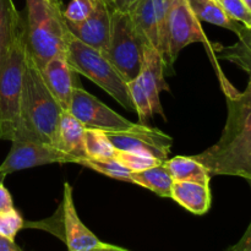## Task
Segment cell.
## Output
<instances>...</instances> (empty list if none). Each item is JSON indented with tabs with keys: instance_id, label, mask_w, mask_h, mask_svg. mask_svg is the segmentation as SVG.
I'll return each instance as SVG.
<instances>
[{
	"instance_id": "6da1fadb",
	"label": "cell",
	"mask_w": 251,
	"mask_h": 251,
	"mask_svg": "<svg viewBox=\"0 0 251 251\" xmlns=\"http://www.w3.org/2000/svg\"><path fill=\"white\" fill-rule=\"evenodd\" d=\"M228 115L222 136L213 146L193 156L210 176H242L251 180V77L243 92L221 75Z\"/></svg>"
},
{
	"instance_id": "7a4b0ae2",
	"label": "cell",
	"mask_w": 251,
	"mask_h": 251,
	"mask_svg": "<svg viewBox=\"0 0 251 251\" xmlns=\"http://www.w3.org/2000/svg\"><path fill=\"white\" fill-rule=\"evenodd\" d=\"M64 112L49 92L39 69L27 55L19 124L14 141L38 142L56 147L59 125Z\"/></svg>"
},
{
	"instance_id": "3957f363",
	"label": "cell",
	"mask_w": 251,
	"mask_h": 251,
	"mask_svg": "<svg viewBox=\"0 0 251 251\" xmlns=\"http://www.w3.org/2000/svg\"><path fill=\"white\" fill-rule=\"evenodd\" d=\"M63 6L47 0H26L24 19L27 55L42 69L56 56H65L70 31L63 15Z\"/></svg>"
},
{
	"instance_id": "277c9868",
	"label": "cell",
	"mask_w": 251,
	"mask_h": 251,
	"mask_svg": "<svg viewBox=\"0 0 251 251\" xmlns=\"http://www.w3.org/2000/svg\"><path fill=\"white\" fill-rule=\"evenodd\" d=\"M26 60V41L22 27L0 61V140L5 141H14L16 134Z\"/></svg>"
},
{
	"instance_id": "5b68a950",
	"label": "cell",
	"mask_w": 251,
	"mask_h": 251,
	"mask_svg": "<svg viewBox=\"0 0 251 251\" xmlns=\"http://www.w3.org/2000/svg\"><path fill=\"white\" fill-rule=\"evenodd\" d=\"M65 59L76 74L90 78L125 109L135 112L127 82L102 53L70 34L66 44Z\"/></svg>"
},
{
	"instance_id": "8992f818",
	"label": "cell",
	"mask_w": 251,
	"mask_h": 251,
	"mask_svg": "<svg viewBox=\"0 0 251 251\" xmlns=\"http://www.w3.org/2000/svg\"><path fill=\"white\" fill-rule=\"evenodd\" d=\"M145 44L129 12L113 10L109 44L103 55L126 82L139 76Z\"/></svg>"
},
{
	"instance_id": "52a82bcc",
	"label": "cell",
	"mask_w": 251,
	"mask_h": 251,
	"mask_svg": "<svg viewBox=\"0 0 251 251\" xmlns=\"http://www.w3.org/2000/svg\"><path fill=\"white\" fill-rule=\"evenodd\" d=\"M27 227L48 230L60 238L69 251H86L100 243L78 217L74 203L73 188L68 181L64 183L63 201L55 215L41 222H25V228Z\"/></svg>"
},
{
	"instance_id": "ba28073f",
	"label": "cell",
	"mask_w": 251,
	"mask_h": 251,
	"mask_svg": "<svg viewBox=\"0 0 251 251\" xmlns=\"http://www.w3.org/2000/svg\"><path fill=\"white\" fill-rule=\"evenodd\" d=\"M68 112L73 114L86 129L118 132L126 131L136 125L115 113L80 86H75L74 88L71 104Z\"/></svg>"
},
{
	"instance_id": "9c48e42d",
	"label": "cell",
	"mask_w": 251,
	"mask_h": 251,
	"mask_svg": "<svg viewBox=\"0 0 251 251\" xmlns=\"http://www.w3.org/2000/svg\"><path fill=\"white\" fill-rule=\"evenodd\" d=\"M53 163L76 164V158L50 145L15 140L6 158L0 164V174L6 176L22 169Z\"/></svg>"
},
{
	"instance_id": "30bf717a",
	"label": "cell",
	"mask_w": 251,
	"mask_h": 251,
	"mask_svg": "<svg viewBox=\"0 0 251 251\" xmlns=\"http://www.w3.org/2000/svg\"><path fill=\"white\" fill-rule=\"evenodd\" d=\"M115 150L119 151L141 152L151 154L161 162H166L171 154L173 140L156 127L147 125H135L132 129L126 131L105 132Z\"/></svg>"
},
{
	"instance_id": "8fae6325",
	"label": "cell",
	"mask_w": 251,
	"mask_h": 251,
	"mask_svg": "<svg viewBox=\"0 0 251 251\" xmlns=\"http://www.w3.org/2000/svg\"><path fill=\"white\" fill-rule=\"evenodd\" d=\"M169 53L172 63L178 58L179 53L189 44L203 42L210 46L200 21L195 17L186 0H171L168 11Z\"/></svg>"
},
{
	"instance_id": "7c38bea8",
	"label": "cell",
	"mask_w": 251,
	"mask_h": 251,
	"mask_svg": "<svg viewBox=\"0 0 251 251\" xmlns=\"http://www.w3.org/2000/svg\"><path fill=\"white\" fill-rule=\"evenodd\" d=\"M113 10L114 9L109 5L98 2L93 6L92 12L87 19L77 24L65 20L66 26L75 38L104 54L109 44Z\"/></svg>"
},
{
	"instance_id": "4fadbf2b",
	"label": "cell",
	"mask_w": 251,
	"mask_h": 251,
	"mask_svg": "<svg viewBox=\"0 0 251 251\" xmlns=\"http://www.w3.org/2000/svg\"><path fill=\"white\" fill-rule=\"evenodd\" d=\"M164 61L161 54L151 44H145L144 54H142V64L140 70L139 78L141 80L153 114L164 117L159 95L162 91H168L169 87L164 80Z\"/></svg>"
},
{
	"instance_id": "5bb4252c",
	"label": "cell",
	"mask_w": 251,
	"mask_h": 251,
	"mask_svg": "<svg viewBox=\"0 0 251 251\" xmlns=\"http://www.w3.org/2000/svg\"><path fill=\"white\" fill-rule=\"evenodd\" d=\"M44 83L49 92L53 95L56 102L65 112H68L71 104L73 91L75 88L74 74L65 56H56L49 60L42 69H39Z\"/></svg>"
},
{
	"instance_id": "9a60e30c",
	"label": "cell",
	"mask_w": 251,
	"mask_h": 251,
	"mask_svg": "<svg viewBox=\"0 0 251 251\" xmlns=\"http://www.w3.org/2000/svg\"><path fill=\"white\" fill-rule=\"evenodd\" d=\"M171 199L194 215L202 216L211 207L210 184L196 181H176L172 185Z\"/></svg>"
},
{
	"instance_id": "2e32d148",
	"label": "cell",
	"mask_w": 251,
	"mask_h": 251,
	"mask_svg": "<svg viewBox=\"0 0 251 251\" xmlns=\"http://www.w3.org/2000/svg\"><path fill=\"white\" fill-rule=\"evenodd\" d=\"M85 130L86 127L69 112L61 115L58 132L56 149L76 158V164L80 159L87 158L85 150Z\"/></svg>"
},
{
	"instance_id": "e0dca14e",
	"label": "cell",
	"mask_w": 251,
	"mask_h": 251,
	"mask_svg": "<svg viewBox=\"0 0 251 251\" xmlns=\"http://www.w3.org/2000/svg\"><path fill=\"white\" fill-rule=\"evenodd\" d=\"M127 12L134 22V26L136 27L137 32L141 34L145 42L158 50V27H157L153 0H136L130 6Z\"/></svg>"
},
{
	"instance_id": "ac0fdd59",
	"label": "cell",
	"mask_w": 251,
	"mask_h": 251,
	"mask_svg": "<svg viewBox=\"0 0 251 251\" xmlns=\"http://www.w3.org/2000/svg\"><path fill=\"white\" fill-rule=\"evenodd\" d=\"M130 178L132 184L149 189L161 198H171L174 179L163 163L145 171L131 172Z\"/></svg>"
},
{
	"instance_id": "d6986e66",
	"label": "cell",
	"mask_w": 251,
	"mask_h": 251,
	"mask_svg": "<svg viewBox=\"0 0 251 251\" xmlns=\"http://www.w3.org/2000/svg\"><path fill=\"white\" fill-rule=\"evenodd\" d=\"M24 27V19L12 0H0V61Z\"/></svg>"
},
{
	"instance_id": "ffe728a7",
	"label": "cell",
	"mask_w": 251,
	"mask_h": 251,
	"mask_svg": "<svg viewBox=\"0 0 251 251\" xmlns=\"http://www.w3.org/2000/svg\"><path fill=\"white\" fill-rule=\"evenodd\" d=\"M172 178L176 181H196L210 184L211 176L207 169L194 157L176 156L163 162Z\"/></svg>"
},
{
	"instance_id": "44dd1931",
	"label": "cell",
	"mask_w": 251,
	"mask_h": 251,
	"mask_svg": "<svg viewBox=\"0 0 251 251\" xmlns=\"http://www.w3.org/2000/svg\"><path fill=\"white\" fill-rule=\"evenodd\" d=\"M189 7L199 21H205L223 28L230 29L237 34L242 25L230 19L216 0H186Z\"/></svg>"
},
{
	"instance_id": "7402d4cb",
	"label": "cell",
	"mask_w": 251,
	"mask_h": 251,
	"mask_svg": "<svg viewBox=\"0 0 251 251\" xmlns=\"http://www.w3.org/2000/svg\"><path fill=\"white\" fill-rule=\"evenodd\" d=\"M237 36L238 41L234 44L217 49L218 56L239 66L251 77V27L242 25Z\"/></svg>"
},
{
	"instance_id": "603a6c76",
	"label": "cell",
	"mask_w": 251,
	"mask_h": 251,
	"mask_svg": "<svg viewBox=\"0 0 251 251\" xmlns=\"http://www.w3.org/2000/svg\"><path fill=\"white\" fill-rule=\"evenodd\" d=\"M85 150L87 158L92 159L112 158L117 151L107 134L97 129L85 130Z\"/></svg>"
},
{
	"instance_id": "cb8c5ba5",
	"label": "cell",
	"mask_w": 251,
	"mask_h": 251,
	"mask_svg": "<svg viewBox=\"0 0 251 251\" xmlns=\"http://www.w3.org/2000/svg\"><path fill=\"white\" fill-rule=\"evenodd\" d=\"M77 164L86 167V168L92 169V171H96L97 173L103 174L105 176H109V178L126 181V183H131V178H130L131 172L127 168H125L114 157L105 159L83 158L80 159L77 162Z\"/></svg>"
},
{
	"instance_id": "d4e9b609",
	"label": "cell",
	"mask_w": 251,
	"mask_h": 251,
	"mask_svg": "<svg viewBox=\"0 0 251 251\" xmlns=\"http://www.w3.org/2000/svg\"><path fill=\"white\" fill-rule=\"evenodd\" d=\"M127 88H129L130 97L134 103L135 112L139 115L140 123L145 124L153 115V113H152L151 104H150L149 96H147L146 90H145L139 76L127 82Z\"/></svg>"
},
{
	"instance_id": "484cf974",
	"label": "cell",
	"mask_w": 251,
	"mask_h": 251,
	"mask_svg": "<svg viewBox=\"0 0 251 251\" xmlns=\"http://www.w3.org/2000/svg\"><path fill=\"white\" fill-rule=\"evenodd\" d=\"M114 158L119 161L130 172L145 171V169H149L151 167L163 163V162H161L156 157L151 156V154L141 153V152L119 151V150L115 151Z\"/></svg>"
},
{
	"instance_id": "4316f807",
	"label": "cell",
	"mask_w": 251,
	"mask_h": 251,
	"mask_svg": "<svg viewBox=\"0 0 251 251\" xmlns=\"http://www.w3.org/2000/svg\"><path fill=\"white\" fill-rule=\"evenodd\" d=\"M25 228V221L16 208L0 212V237L15 242L17 233Z\"/></svg>"
},
{
	"instance_id": "83f0119b",
	"label": "cell",
	"mask_w": 251,
	"mask_h": 251,
	"mask_svg": "<svg viewBox=\"0 0 251 251\" xmlns=\"http://www.w3.org/2000/svg\"><path fill=\"white\" fill-rule=\"evenodd\" d=\"M223 7L226 14L234 21L251 27V11L243 0H216Z\"/></svg>"
},
{
	"instance_id": "f1b7e54d",
	"label": "cell",
	"mask_w": 251,
	"mask_h": 251,
	"mask_svg": "<svg viewBox=\"0 0 251 251\" xmlns=\"http://www.w3.org/2000/svg\"><path fill=\"white\" fill-rule=\"evenodd\" d=\"M93 6L95 5L90 0H71L66 9L63 10V15L66 21L77 24L90 16Z\"/></svg>"
},
{
	"instance_id": "f546056e",
	"label": "cell",
	"mask_w": 251,
	"mask_h": 251,
	"mask_svg": "<svg viewBox=\"0 0 251 251\" xmlns=\"http://www.w3.org/2000/svg\"><path fill=\"white\" fill-rule=\"evenodd\" d=\"M226 251H251V222L239 242L228 248Z\"/></svg>"
},
{
	"instance_id": "4dcf8cb0",
	"label": "cell",
	"mask_w": 251,
	"mask_h": 251,
	"mask_svg": "<svg viewBox=\"0 0 251 251\" xmlns=\"http://www.w3.org/2000/svg\"><path fill=\"white\" fill-rule=\"evenodd\" d=\"M10 208H14V201H12L9 190L5 188L2 181H0V212L10 210Z\"/></svg>"
},
{
	"instance_id": "1f68e13d",
	"label": "cell",
	"mask_w": 251,
	"mask_h": 251,
	"mask_svg": "<svg viewBox=\"0 0 251 251\" xmlns=\"http://www.w3.org/2000/svg\"><path fill=\"white\" fill-rule=\"evenodd\" d=\"M86 251H130V250H126V249H124V248L115 247V245L107 244V243L100 242L98 245H96V247L91 248V249H88Z\"/></svg>"
},
{
	"instance_id": "d6a6232c",
	"label": "cell",
	"mask_w": 251,
	"mask_h": 251,
	"mask_svg": "<svg viewBox=\"0 0 251 251\" xmlns=\"http://www.w3.org/2000/svg\"><path fill=\"white\" fill-rule=\"evenodd\" d=\"M135 1H136V0H113V4H114L115 10L127 12V10L130 9V6H131Z\"/></svg>"
},
{
	"instance_id": "836d02e7",
	"label": "cell",
	"mask_w": 251,
	"mask_h": 251,
	"mask_svg": "<svg viewBox=\"0 0 251 251\" xmlns=\"http://www.w3.org/2000/svg\"><path fill=\"white\" fill-rule=\"evenodd\" d=\"M0 251H21L19 249L15 242H10V240L5 239V238L0 237Z\"/></svg>"
},
{
	"instance_id": "e575fe53",
	"label": "cell",
	"mask_w": 251,
	"mask_h": 251,
	"mask_svg": "<svg viewBox=\"0 0 251 251\" xmlns=\"http://www.w3.org/2000/svg\"><path fill=\"white\" fill-rule=\"evenodd\" d=\"M90 1H92L93 5L98 4V2H104V4L109 5L110 7H113V9H114V4H113V0H90Z\"/></svg>"
},
{
	"instance_id": "d590c367",
	"label": "cell",
	"mask_w": 251,
	"mask_h": 251,
	"mask_svg": "<svg viewBox=\"0 0 251 251\" xmlns=\"http://www.w3.org/2000/svg\"><path fill=\"white\" fill-rule=\"evenodd\" d=\"M49 4L51 5H55V6H61V1L60 0H47Z\"/></svg>"
},
{
	"instance_id": "8d00e7d4",
	"label": "cell",
	"mask_w": 251,
	"mask_h": 251,
	"mask_svg": "<svg viewBox=\"0 0 251 251\" xmlns=\"http://www.w3.org/2000/svg\"><path fill=\"white\" fill-rule=\"evenodd\" d=\"M243 1H244L245 4H247V6L249 7V10L251 11V0H243Z\"/></svg>"
},
{
	"instance_id": "74e56055",
	"label": "cell",
	"mask_w": 251,
	"mask_h": 251,
	"mask_svg": "<svg viewBox=\"0 0 251 251\" xmlns=\"http://www.w3.org/2000/svg\"><path fill=\"white\" fill-rule=\"evenodd\" d=\"M4 179H5V176H2V174H0V181H4Z\"/></svg>"
},
{
	"instance_id": "f35d334b",
	"label": "cell",
	"mask_w": 251,
	"mask_h": 251,
	"mask_svg": "<svg viewBox=\"0 0 251 251\" xmlns=\"http://www.w3.org/2000/svg\"><path fill=\"white\" fill-rule=\"evenodd\" d=\"M249 183H250V186H251V180H249Z\"/></svg>"
}]
</instances>
